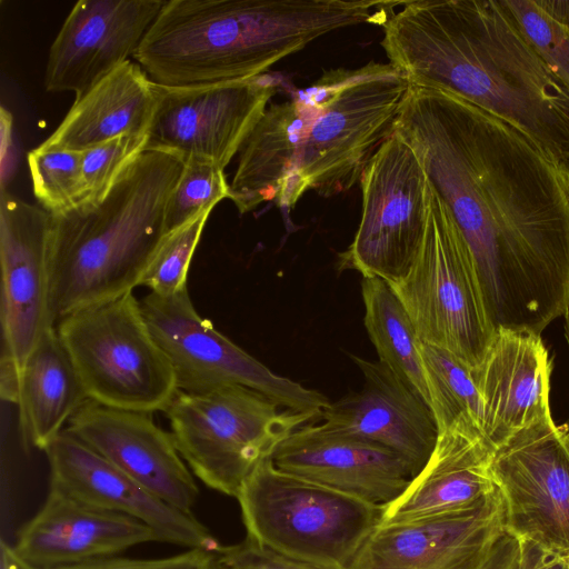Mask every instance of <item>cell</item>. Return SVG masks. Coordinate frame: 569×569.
Masks as SVG:
<instances>
[{"mask_svg":"<svg viewBox=\"0 0 569 569\" xmlns=\"http://www.w3.org/2000/svg\"><path fill=\"white\" fill-rule=\"evenodd\" d=\"M136 482L169 505L191 512L199 496L193 473L150 412L87 400L66 428Z\"/></svg>","mask_w":569,"mask_h":569,"instance_id":"19","label":"cell"},{"mask_svg":"<svg viewBox=\"0 0 569 569\" xmlns=\"http://www.w3.org/2000/svg\"><path fill=\"white\" fill-rule=\"evenodd\" d=\"M562 558L565 560L566 568L569 569V555L562 556Z\"/></svg>","mask_w":569,"mask_h":569,"instance_id":"42","label":"cell"},{"mask_svg":"<svg viewBox=\"0 0 569 569\" xmlns=\"http://www.w3.org/2000/svg\"><path fill=\"white\" fill-rule=\"evenodd\" d=\"M319 109L305 137L298 170L301 194L332 197L351 189L393 133L410 88L393 64L369 62L325 72L313 84Z\"/></svg>","mask_w":569,"mask_h":569,"instance_id":"6","label":"cell"},{"mask_svg":"<svg viewBox=\"0 0 569 569\" xmlns=\"http://www.w3.org/2000/svg\"><path fill=\"white\" fill-rule=\"evenodd\" d=\"M270 458L284 472L380 506L396 500L413 479L396 453L321 423L296 429Z\"/></svg>","mask_w":569,"mask_h":569,"instance_id":"20","label":"cell"},{"mask_svg":"<svg viewBox=\"0 0 569 569\" xmlns=\"http://www.w3.org/2000/svg\"><path fill=\"white\" fill-rule=\"evenodd\" d=\"M567 439H568V442H569V438L568 437H567Z\"/></svg>","mask_w":569,"mask_h":569,"instance_id":"43","label":"cell"},{"mask_svg":"<svg viewBox=\"0 0 569 569\" xmlns=\"http://www.w3.org/2000/svg\"><path fill=\"white\" fill-rule=\"evenodd\" d=\"M140 302L153 338L170 360L179 391L240 385L297 412L321 413L330 403L323 393L274 373L219 332L198 313L188 288L171 296L150 292Z\"/></svg>","mask_w":569,"mask_h":569,"instance_id":"11","label":"cell"},{"mask_svg":"<svg viewBox=\"0 0 569 569\" xmlns=\"http://www.w3.org/2000/svg\"><path fill=\"white\" fill-rule=\"evenodd\" d=\"M389 62L410 84L453 93L569 163V91L503 0H415L381 26Z\"/></svg>","mask_w":569,"mask_h":569,"instance_id":"2","label":"cell"},{"mask_svg":"<svg viewBox=\"0 0 569 569\" xmlns=\"http://www.w3.org/2000/svg\"><path fill=\"white\" fill-rule=\"evenodd\" d=\"M365 327L379 361L409 383L430 407L421 341L415 325L387 281L363 278Z\"/></svg>","mask_w":569,"mask_h":569,"instance_id":"27","label":"cell"},{"mask_svg":"<svg viewBox=\"0 0 569 569\" xmlns=\"http://www.w3.org/2000/svg\"><path fill=\"white\" fill-rule=\"evenodd\" d=\"M160 541L142 521L88 505L50 486L39 511L19 530L16 553L36 569H57ZM161 542V541H160Z\"/></svg>","mask_w":569,"mask_h":569,"instance_id":"21","label":"cell"},{"mask_svg":"<svg viewBox=\"0 0 569 569\" xmlns=\"http://www.w3.org/2000/svg\"><path fill=\"white\" fill-rule=\"evenodd\" d=\"M218 551L224 569H320L279 553L249 537L236 545H221Z\"/></svg>","mask_w":569,"mask_h":569,"instance_id":"35","label":"cell"},{"mask_svg":"<svg viewBox=\"0 0 569 569\" xmlns=\"http://www.w3.org/2000/svg\"><path fill=\"white\" fill-rule=\"evenodd\" d=\"M247 537L320 569H351L383 506L278 469L266 459L237 496Z\"/></svg>","mask_w":569,"mask_h":569,"instance_id":"5","label":"cell"},{"mask_svg":"<svg viewBox=\"0 0 569 569\" xmlns=\"http://www.w3.org/2000/svg\"><path fill=\"white\" fill-rule=\"evenodd\" d=\"M421 353L438 433L456 425L483 431L482 402L471 370L441 348L421 343Z\"/></svg>","mask_w":569,"mask_h":569,"instance_id":"28","label":"cell"},{"mask_svg":"<svg viewBox=\"0 0 569 569\" xmlns=\"http://www.w3.org/2000/svg\"><path fill=\"white\" fill-rule=\"evenodd\" d=\"M522 555L518 569H567L562 556L521 543Z\"/></svg>","mask_w":569,"mask_h":569,"instance_id":"37","label":"cell"},{"mask_svg":"<svg viewBox=\"0 0 569 569\" xmlns=\"http://www.w3.org/2000/svg\"><path fill=\"white\" fill-rule=\"evenodd\" d=\"M393 131L455 219L492 329L541 335L569 298V163L442 90L410 86Z\"/></svg>","mask_w":569,"mask_h":569,"instance_id":"1","label":"cell"},{"mask_svg":"<svg viewBox=\"0 0 569 569\" xmlns=\"http://www.w3.org/2000/svg\"><path fill=\"white\" fill-rule=\"evenodd\" d=\"M491 475L505 530L521 543L569 555V442L566 426L542 421L496 447Z\"/></svg>","mask_w":569,"mask_h":569,"instance_id":"13","label":"cell"},{"mask_svg":"<svg viewBox=\"0 0 569 569\" xmlns=\"http://www.w3.org/2000/svg\"><path fill=\"white\" fill-rule=\"evenodd\" d=\"M184 168L176 154L144 150L96 203L50 218V303L54 323L140 286L167 234L168 201Z\"/></svg>","mask_w":569,"mask_h":569,"instance_id":"4","label":"cell"},{"mask_svg":"<svg viewBox=\"0 0 569 569\" xmlns=\"http://www.w3.org/2000/svg\"><path fill=\"white\" fill-rule=\"evenodd\" d=\"M50 213L0 196L1 362L17 375L43 333L56 327L50 303Z\"/></svg>","mask_w":569,"mask_h":569,"instance_id":"14","label":"cell"},{"mask_svg":"<svg viewBox=\"0 0 569 569\" xmlns=\"http://www.w3.org/2000/svg\"><path fill=\"white\" fill-rule=\"evenodd\" d=\"M181 458L209 488L237 498L290 433L320 413L282 408L240 385L176 393L163 411Z\"/></svg>","mask_w":569,"mask_h":569,"instance_id":"7","label":"cell"},{"mask_svg":"<svg viewBox=\"0 0 569 569\" xmlns=\"http://www.w3.org/2000/svg\"><path fill=\"white\" fill-rule=\"evenodd\" d=\"M146 143L147 136H122L83 151L84 193L80 203L101 201L126 167L144 151Z\"/></svg>","mask_w":569,"mask_h":569,"instance_id":"33","label":"cell"},{"mask_svg":"<svg viewBox=\"0 0 569 569\" xmlns=\"http://www.w3.org/2000/svg\"><path fill=\"white\" fill-rule=\"evenodd\" d=\"M0 569H36L24 562L14 551L13 546L4 540L0 545Z\"/></svg>","mask_w":569,"mask_h":569,"instance_id":"39","label":"cell"},{"mask_svg":"<svg viewBox=\"0 0 569 569\" xmlns=\"http://www.w3.org/2000/svg\"><path fill=\"white\" fill-rule=\"evenodd\" d=\"M521 555V542L505 530L478 569H518Z\"/></svg>","mask_w":569,"mask_h":569,"instance_id":"36","label":"cell"},{"mask_svg":"<svg viewBox=\"0 0 569 569\" xmlns=\"http://www.w3.org/2000/svg\"><path fill=\"white\" fill-rule=\"evenodd\" d=\"M563 317H565V332H566L565 335H566V339H567V342L569 346V298H568V302L566 306ZM566 435L569 438V425L566 426Z\"/></svg>","mask_w":569,"mask_h":569,"instance_id":"41","label":"cell"},{"mask_svg":"<svg viewBox=\"0 0 569 569\" xmlns=\"http://www.w3.org/2000/svg\"><path fill=\"white\" fill-rule=\"evenodd\" d=\"M88 400L129 411H164L176 375L130 291L76 311L56 325Z\"/></svg>","mask_w":569,"mask_h":569,"instance_id":"8","label":"cell"},{"mask_svg":"<svg viewBox=\"0 0 569 569\" xmlns=\"http://www.w3.org/2000/svg\"><path fill=\"white\" fill-rule=\"evenodd\" d=\"M318 109L315 86L268 106L239 151L230 183L229 199L240 214L268 201L290 210L302 197L298 183L301 148Z\"/></svg>","mask_w":569,"mask_h":569,"instance_id":"23","label":"cell"},{"mask_svg":"<svg viewBox=\"0 0 569 569\" xmlns=\"http://www.w3.org/2000/svg\"><path fill=\"white\" fill-rule=\"evenodd\" d=\"M42 451L50 467V486L88 505L142 521L156 531L161 542L207 550H218L221 546L192 512L149 492L68 430Z\"/></svg>","mask_w":569,"mask_h":569,"instance_id":"16","label":"cell"},{"mask_svg":"<svg viewBox=\"0 0 569 569\" xmlns=\"http://www.w3.org/2000/svg\"><path fill=\"white\" fill-rule=\"evenodd\" d=\"M87 400L56 327L48 329L18 375L9 400L19 408L26 446L43 450Z\"/></svg>","mask_w":569,"mask_h":569,"instance_id":"26","label":"cell"},{"mask_svg":"<svg viewBox=\"0 0 569 569\" xmlns=\"http://www.w3.org/2000/svg\"><path fill=\"white\" fill-rule=\"evenodd\" d=\"M539 56L569 91V29L543 0H503Z\"/></svg>","mask_w":569,"mask_h":569,"instance_id":"32","label":"cell"},{"mask_svg":"<svg viewBox=\"0 0 569 569\" xmlns=\"http://www.w3.org/2000/svg\"><path fill=\"white\" fill-rule=\"evenodd\" d=\"M388 3L369 0H170L134 59L161 86L251 79L338 29L382 26Z\"/></svg>","mask_w":569,"mask_h":569,"instance_id":"3","label":"cell"},{"mask_svg":"<svg viewBox=\"0 0 569 569\" xmlns=\"http://www.w3.org/2000/svg\"><path fill=\"white\" fill-rule=\"evenodd\" d=\"M493 450L483 431L471 426L456 425L439 432L421 471L396 500L383 506L380 525L476 507L496 489Z\"/></svg>","mask_w":569,"mask_h":569,"instance_id":"24","label":"cell"},{"mask_svg":"<svg viewBox=\"0 0 569 569\" xmlns=\"http://www.w3.org/2000/svg\"><path fill=\"white\" fill-rule=\"evenodd\" d=\"M226 198H230V184L223 169L207 160H186L182 174L168 201L167 233L181 228L203 211L212 210Z\"/></svg>","mask_w":569,"mask_h":569,"instance_id":"30","label":"cell"},{"mask_svg":"<svg viewBox=\"0 0 569 569\" xmlns=\"http://www.w3.org/2000/svg\"><path fill=\"white\" fill-rule=\"evenodd\" d=\"M212 210H207L181 228L167 233L149 262L140 286L151 293L171 296L188 288V270Z\"/></svg>","mask_w":569,"mask_h":569,"instance_id":"31","label":"cell"},{"mask_svg":"<svg viewBox=\"0 0 569 569\" xmlns=\"http://www.w3.org/2000/svg\"><path fill=\"white\" fill-rule=\"evenodd\" d=\"M351 358L363 375V386L325 407L321 425L390 450L408 465L415 478L438 438L431 408L417 390L379 360Z\"/></svg>","mask_w":569,"mask_h":569,"instance_id":"18","label":"cell"},{"mask_svg":"<svg viewBox=\"0 0 569 569\" xmlns=\"http://www.w3.org/2000/svg\"><path fill=\"white\" fill-rule=\"evenodd\" d=\"M551 361L540 335L498 329L471 376L482 402L483 432L496 448L519 431L552 420Z\"/></svg>","mask_w":569,"mask_h":569,"instance_id":"22","label":"cell"},{"mask_svg":"<svg viewBox=\"0 0 569 569\" xmlns=\"http://www.w3.org/2000/svg\"><path fill=\"white\" fill-rule=\"evenodd\" d=\"M32 191L51 214L81 202L84 193L82 152L37 147L28 153Z\"/></svg>","mask_w":569,"mask_h":569,"instance_id":"29","label":"cell"},{"mask_svg":"<svg viewBox=\"0 0 569 569\" xmlns=\"http://www.w3.org/2000/svg\"><path fill=\"white\" fill-rule=\"evenodd\" d=\"M164 0H80L48 56L44 88L81 97L136 54Z\"/></svg>","mask_w":569,"mask_h":569,"instance_id":"15","label":"cell"},{"mask_svg":"<svg viewBox=\"0 0 569 569\" xmlns=\"http://www.w3.org/2000/svg\"><path fill=\"white\" fill-rule=\"evenodd\" d=\"M281 80L251 79L167 87L154 82L156 107L144 150L207 160L224 170L279 91Z\"/></svg>","mask_w":569,"mask_h":569,"instance_id":"12","label":"cell"},{"mask_svg":"<svg viewBox=\"0 0 569 569\" xmlns=\"http://www.w3.org/2000/svg\"><path fill=\"white\" fill-rule=\"evenodd\" d=\"M57 569H224L218 550L188 549L160 559L109 557Z\"/></svg>","mask_w":569,"mask_h":569,"instance_id":"34","label":"cell"},{"mask_svg":"<svg viewBox=\"0 0 569 569\" xmlns=\"http://www.w3.org/2000/svg\"><path fill=\"white\" fill-rule=\"evenodd\" d=\"M505 532L499 490L473 508L379 525L351 569H478Z\"/></svg>","mask_w":569,"mask_h":569,"instance_id":"17","label":"cell"},{"mask_svg":"<svg viewBox=\"0 0 569 569\" xmlns=\"http://www.w3.org/2000/svg\"><path fill=\"white\" fill-rule=\"evenodd\" d=\"M1 190H6V181L13 171L14 160L12 158V116L1 107Z\"/></svg>","mask_w":569,"mask_h":569,"instance_id":"38","label":"cell"},{"mask_svg":"<svg viewBox=\"0 0 569 569\" xmlns=\"http://www.w3.org/2000/svg\"><path fill=\"white\" fill-rule=\"evenodd\" d=\"M545 6L565 21L569 29V0H543Z\"/></svg>","mask_w":569,"mask_h":569,"instance_id":"40","label":"cell"},{"mask_svg":"<svg viewBox=\"0 0 569 569\" xmlns=\"http://www.w3.org/2000/svg\"><path fill=\"white\" fill-rule=\"evenodd\" d=\"M360 184L361 219L340 256L341 269L398 281L423 242L430 182L415 150L393 131L367 164Z\"/></svg>","mask_w":569,"mask_h":569,"instance_id":"10","label":"cell"},{"mask_svg":"<svg viewBox=\"0 0 569 569\" xmlns=\"http://www.w3.org/2000/svg\"><path fill=\"white\" fill-rule=\"evenodd\" d=\"M154 107V82L128 60L76 98L39 147L83 152L118 137L147 136Z\"/></svg>","mask_w":569,"mask_h":569,"instance_id":"25","label":"cell"},{"mask_svg":"<svg viewBox=\"0 0 569 569\" xmlns=\"http://www.w3.org/2000/svg\"><path fill=\"white\" fill-rule=\"evenodd\" d=\"M422 343L441 348L470 370L495 335L468 246L448 207L430 184L423 242L408 273L388 283Z\"/></svg>","mask_w":569,"mask_h":569,"instance_id":"9","label":"cell"}]
</instances>
